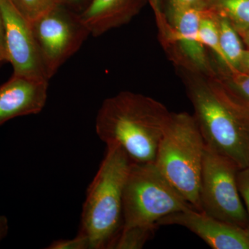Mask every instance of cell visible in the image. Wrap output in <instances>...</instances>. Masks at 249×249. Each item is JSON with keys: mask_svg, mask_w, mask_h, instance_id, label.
Wrapping results in <instances>:
<instances>
[{"mask_svg": "<svg viewBox=\"0 0 249 249\" xmlns=\"http://www.w3.org/2000/svg\"><path fill=\"white\" fill-rule=\"evenodd\" d=\"M171 114L153 98L121 91L103 103L96 134L107 146L120 147L132 163H154Z\"/></svg>", "mask_w": 249, "mask_h": 249, "instance_id": "cell-1", "label": "cell"}, {"mask_svg": "<svg viewBox=\"0 0 249 249\" xmlns=\"http://www.w3.org/2000/svg\"><path fill=\"white\" fill-rule=\"evenodd\" d=\"M107 151L90 183L83 205L78 234L90 249H111L124 227L123 194L132 161L117 145Z\"/></svg>", "mask_w": 249, "mask_h": 249, "instance_id": "cell-2", "label": "cell"}, {"mask_svg": "<svg viewBox=\"0 0 249 249\" xmlns=\"http://www.w3.org/2000/svg\"><path fill=\"white\" fill-rule=\"evenodd\" d=\"M205 147L195 116L186 112L172 113L154 162L172 186L199 212Z\"/></svg>", "mask_w": 249, "mask_h": 249, "instance_id": "cell-3", "label": "cell"}, {"mask_svg": "<svg viewBox=\"0 0 249 249\" xmlns=\"http://www.w3.org/2000/svg\"><path fill=\"white\" fill-rule=\"evenodd\" d=\"M188 93L206 146L240 169L249 166V133L231 106L211 83L191 82Z\"/></svg>", "mask_w": 249, "mask_h": 249, "instance_id": "cell-4", "label": "cell"}, {"mask_svg": "<svg viewBox=\"0 0 249 249\" xmlns=\"http://www.w3.org/2000/svg\"><path fill=\"white\" fill-rule=\"evenodd\" d=\"M190 208L194 209L155 163L132 162L123 194V228L157 225L161 218Z\"/></svg>", "mask_w": 249, "mask_h": 249, "instance_id": "cell-5", "label": "cell"}, {"mask_svg": "<svg viewBox=\"0 0 249 249\" xmlns=\"http://www.w3.org/2000/svg\"><path fill=\"white\" fill-rule=\"evenodd\" d=\"M239 170L230 159L205 147L199 201L204 213L247 229L248 215L237 186Z\"/></svg>", "mask_w": 249, "mask_h": 249, "instance_id": "cell-6", "label": "cell"}, {"mask_svg": "<svg viewBox=\"0 0 249 249\" xmlns=\"http://www.w3.org/2000/svg\"><path fill=\"white\" fill-rule=\"evenodd\" d=\"M49 79L81 48L90 36L79 14L59 4L31 22Z\"/></svg>", "mask_w": 249, "mask_h": 249, "instance_id": "cell-7", "label": "cell"}, {"mask_svg": "<svg viewBox=\"0 0 249 249\" xmlns=\"http://www.w3.org/2000/svg\"><path fill=\"white\" fill-rule=\"evenodd\" d=\"M0 12L4 23L8 62L12 65L14 74L49 81L31 22L10 0H0Z\"/></svg>", "mask_w": 249, "mask_h": 249, "instance_id": "cell-8", "label": "cell"}, {"mask_svg": "<svg viewBox=\"0 0 249 249\" xmlns=\"http://www.w3.org/2000/svg\"><path fill=\"white\" fill-rule=\"evenodd\" d=\"M157 225L181 226L213 249H249L247 229L223 222L193 208L161 218Z\"/></svg>", "mask_w": 249, "mask_h": 249, "instance_id": "cell-9", "label": "cell"}, {"mask_svg": "<svg viewBox=\"0 0 249 249\" xmlns=\"http://www.w3.org/2000/svg\"><path fill=\"white\" fill-rule=\"evenodd\" d=\"M49 84L13 75L0 87V125L19 116L39 114L47 102Z\"/></svg>", "mask_w": 249, "mask_h": 249, "instance_id": "cell-10", "label": "cell"}, {"mask_svg": "<svg viewBox=\"0 0 249 249\" xmlns=\"http://www.w3.org/2000/svg\"><path fill=\"white\" fill-rule=\"evenodd\" d=\"M206 7H190L171 11L173 37L183 54L193 65L202 71H209L204 45L199 39V27Z\"/></svg>", "mask_w": 249, "mask_h": 249, "instance_id": "cell-11", "label": "cell"}, {"mask_svg": "<svg viewBox=\"0 0 249 249\" xmlns=\"http://www.w3.org/2000/svg\"><path fill=\"white\" fill-rule=\"evenodd\" d=\"M136 11L133 0H91L79 16L90 35L100 36L127 22Z\"/></svg>", "mask_w": 249, "mask_h": 249, "instance_id": "cell-12", "label": "cell"}, {"mask_svg": "<svg viewBox=\"0 0 249 249\" xmlns=\"http://www.w3.org/2000/svg\"><path fill=\"white\" fill-rule=\"evenodd\" d=\"M214 14L219 31V43L227 61V67L232 72L240 71L245 50L238 34L230 19L217 13L214 12Z\"/></svg>", "mask_w": 249, "mask_h": 249, "instance_id": "cell-13", "label": "cell"}, {"mask_svg": "<svg viewBox=\"0 0 249 249\" xmlns=\"http://www.w3.org/2000/svg\"><path fill=\"white\" fill-rule=\"evenodd\" d=\"M207 7L231 19L236 28L249 27V0H209Z\"/></svg>", "mask_w": 249, "mask_h": 249, "instance_id": "cell-14", "label": "cell"}, {"mask_svg": "<svg viewBox=\"0 0 249 249\" xmlns=\"http://www.w3.org/2000/svg\"><path fill=\"white\" fill-rule=\"evenodd\" d=\"M159 226L123 228L111 249H140L155 235Z\"/></svg>", "mask_w": 249, "mask_h": 249, "instance_id": "cell-15", "label": "cell"}, {"mask_svg": "<svg viewBox=\"0 0 249 249\" xmlns=\"http://www.w3.org/2000/svg\"><path fill=\"white\" fill-rule=\"evenodd\" d=\"M199 39L204 47L211 49L218 59L227 66V61L221 49L219 31L215 14L212 9L206 7L201 19L199 27Z\"/></svg>", "mask_w": 249, "mask_h": 249, "instance_id": "cell-16", "label": "cell"}, {"mask_svg": "<svg viewBox=\"0 0 249 249\" xmlns=\"http://www.w3.org/2000/svg\"><path fill=\"white\" fill-rule=\"evenodd\" d=\"M16 9L32 22L60 4L58 0H10Z\"/></svg>", "mask_w": 249, "mask_h": 249, "instance_id": "cell-17", "label": "cell"}, {"mask_svg": "<svg viewBox=\"0 0 249 249\" xmlns=\"http://www.w3.org/2000/svg\"><path fill=\"white\" fill-rule=\"evenodd\" d=\"M48 249H90L89 241L84 236L78 234L72 239L53 241Z\"/></svg>", "mask_w": 249, "mask_h": 249, "instance_id": "cell-18", "label": "cell"}, {"mask_svg": "<svg viewBox=\"0 0 249 249\" xmlns=\"http://www.w3.org/2000/svg\"><path fill=\"white\" fill-rule=\"evenodd\" d=\"M237 182L241 197L245 201V209L248 215L247 231L249 234V166L239 170L237 175Z\"/></svg>", "mask_w": 249, "mask_h": 249, "instance_id": "cell-19", "label": "cell"}, {"mask_svg": "<svg viewBox=\"0 0 249 249\" xmlns=\"http://www.w3.org/2000/svg\"><path fill=\"white\" fill-rule=\"evenodd\" d=\"M234 74L233 83L237 91L249 106V72L237 71Z\"/></svg>", "mask_w": 249, "mask_h": 249, "instance_id": "cell-20", "label": "cell"}, {"mask_svg": "<svg viewBox=\"0 0 249 249\" xmlns=\"http://www.w3.org/2000/svg\"><path fill=\"white\" fill-rule=\"evenodd\" d=\"M209 0H169L170 12L190 7H207Z\"/></svg>", "mask_w": 249, "mask_h": 249, "instance_id": "cell-21", "label": "cell"}, {"mask_svg": "<svg viewBox=\"0 0 249 249\" xmlns=\"http://www.w3.org/2000/svg\"><path fill=\"white\" fill-rule=\"evenodd\" d=\"M5 62H8L6 48V34L4 20L0 12V65Z\"/></svg>", "mask_w": 249, "mask_h": 249, "instance_id": "cell-22", "label": "cell"}, {"mask_svg": "<svg viewBox=\"0 0 249 249\" xmlns=\"http://www.w3.org/2000/svg\"><path fill=\"white\" fill-rule=\"evenodd\" d=\"M9 229V221L7 217L0 214V243L7 235Z\"/></svg>", "mask_w": 249, "mask_h": 249, "instance_id": "cell-23", "label": "cell"}, {"mask_svg": "<svg viewBox=\"0 0 249 249\" xmlns=\"http://www.w3.org/2000/svg\"><path fill=\"white\" fill-rule=\"evenodd\" d=\"M232 108H233L234 110L235 111L236 114H237V116L240 118V120L242 121V122L243 123V124H245L246 128L247 129V132H248L249 135V116L246 114L245 112L244 111L239 110L238 109H237L235 107V106H232Z\"/></svg>", "mask_w": 249, "mask_h": 249, "instance_id": "cell-24", "label": "cell"}, {"mask_svg": "<svg viewBox=\"0 0 249 249\" xmlns=\"http://www.w3.org/2000/svg\"><path fill=\"white\" fill-rule=\"evenodd\" d=\"M241 68L244 69L246 71L249 72V50L246 51L242 58Z\"/></svg>", "mask_w": 249, "mask_h": 249, "instance_id": "cell-25", "label": "cell"}, {"mask_svg": "<svg viewBox=\"0 0 249 249\" xmlns=\"http://www.w3.org/2000/svg\"><path fill=\"white\" fill-rule=\"evenodd\" d=\"M240 33L246 43L249 46V27L236 28Z\"/></svg>", "mask_w": 249, "mask_h": 249, "instance_id": "cell-26", "label": "cell"}, {"mask_svg": "<svg viewBox=\"0 0 249 249\" xmlns=\"http://www.w3.org/2000/svg\"><path fill=\"white\" fill-rule=\"evenodd\" d=\"M154 9H155L156 14L157 16H160L161 18V13H160V1L161 0H150Z\"/></svg>", "mask_w": 249, "mask_h": 249, "instance_id": "cell-27", "label": "cell"}, {"mask_svg": "<svg viewBox=\"0 0 249 249\" xmlns=\"http://www.w3.org/2000/svg\"><path fill=\"white\" fill-rule=\"evenodd\" d=\"M83 0H58L59 4L64 6L65 4H77L82 2Z\"/></svg>", "mask_w": 249, "mask_h": 249, "instance_id": "cell-28", "label": "cell"}]
</instances>
